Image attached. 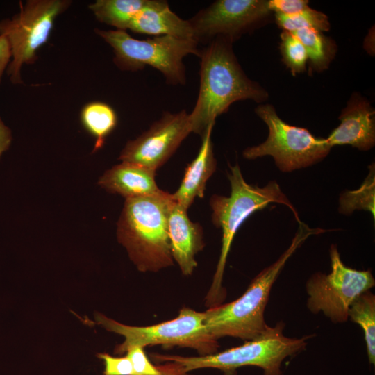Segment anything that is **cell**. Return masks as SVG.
<instances>
[{
    "instance_id": "1",
    "label": "cell",
    "mask_w": 375,
    "mask_h": 375,
    "mask_svg": "<svg viewBox=\"0 0 375 375\" xmlns=\"http://www.w3.org/2000/svg\"><path fill=\"white\" fill-rule=\"evenodd\" d=\"M229 38L218 36L201 50L200 85L190 113L191 133L203 137L216 118L237 101L263 102L267 92L249 79L239 64Z\"/></svg>"
},
{
    "instance_id": "2",
    "label": "cell",
    "mask_w": 375,
    "mask_h": 375,
    "mask_svg": "<svg viewBox=\"0 0 375 375\" xmlns=\"http://www.w3.org/2000/svg\"><path fill=\"white\" fill-rule=\"evenodd\" d=\"M325 231L319 228H311L301 221L289 247L251 281L239 298L204 312V324L208 333L216 340L229 336L247 341L261 336L269 326L264 313L270 292L286 262L308 237Z\"/></svg>"
},
{
    "instance_id": "3",
    "label": "cell",
    "mask_w": 375,
    "mask_h": 375,
    "mask_svg": "<svg viewBox=\"0 0 375 375\" xmlns=\"http://www.w3.org/2000/svg\"><path fill=\"white\" fill-rule=\"evenodd\" d=\"M174 203L172 194L125 199L117 222L119 242L140 271H157L173 264L168 219Z\"/></svg>"
},
{
    "instance_id": "4",
    "label": "cell",
    "mask_w": 375,
    "mask_h": 375,
    "mask_svg": "<svg viewBox=\"0 0 375 375\" xmlns=\"http://www.w3.org/2000/svg\"><path fill=\"white\" fill-rule=\"evenodd\" d=\"M229 167L230 196L214 194L210 199L212 223L222 231L221 253L206 297L207 302L212 306L219 305L226 295L222 280L227 257L235 233L249 216L275 203L286 206L293 212L297 222H301L296 208L277 182L269 181L263 188L253 185L245 181L238 164Z\"/></svg>"
},
{
    "instance_id": "5",
    "label": "cell",
    "mask_w": 375,
    "mask_h": 375,
    "mask_svg": "<svg viewBox=\"0 0 375 375\" xmlns=\"http://www.w3.org/2000/svg\"><path fill=\"white\" fill-rule=\"evenodd\" d=\"M285 324L279 322L269 326L260 337L243 344L212 354L193 357L178 355L153 354V360L172 361L182 365L188 372L201 368H215L225 375H233L238 368L256 366L262 369L264 375H282L283 361L306 349L312 335L301 338L286 336Z\"/></svg>"
},
{
    "instance_id": "6",
    "label": "cell",
    "mask_w": 375,
    "mask_h": 375,
    "mask_svg": "<svg viewBox=\"0 0 375 375\" xmlns=\"http://www.w3.org/2000/svg\"><path fill=\"white\" fill-rule=\"evenodd\" d=\"M95 33L113 49V62L123 71L142 70L149 65L164 76L168 84L185 85L183 58L190 54L200 56L199 43L168 35L145 40L135 39L126 31L94 29Z\"/></svg>"
},
{
    "instance_id": "7",
    "label": "cell",
    "mask_w": 375,
    "mask_h": 375,
    "mask_svg": "<svg viewBox=\"0 0 375 375\" xmlns=\"http://www.w3.org/2000/svg\"><path fill=\"white\" fill-rule=\"evenodd\" d=\"M11 18L0 19V35L11 51L6 73L12 84H23L22 67L38 60V51L49 40L56 18L66 11L69 0H27Z\"/></svg>"
},
{
    "instance_id": "8",
    "label": "cell",
    "mask_w": 375,
    "mask_h": 375,
    "mask_svg": "<svg viewBox=\"0 0 375 375\" xmlns=\"http://www.w3.org/2000/svg\"><path fill=\"white\" fill-rule=\"evenodd\" d=\"M204 317V312L183 308L178 317L172 320L149 326H132L99 313L95 315L97 323L124 337V341L115 349L116 354H123L133 346L156 344L192 348L200 356L215 353L219 347L218 342L207 331Z\"/></svg>"
},
{
    "instance_id": "9",
    "label": "cell",
    "mask_w": 375,
    "mask_h": 375,
    "mask_svg": "<svg viewBox=\"0 0 375 375\" xmlns=\"http://www.w3.org/2000/svg\"><path fill=\"white\" fill-rule=\"evenodd\" d=\"M269 129L267 140L243 151V157L253 160L271 156L283 172L304 168L322 160L331 147L326 138H317L308 129L287 124L270 104H260L255 109Z\"/></svg>"
},
{
    "instance_id": "10",
    "label": "cell",
    "mask_w": 375,
    "mask_h": 375,
    "mask_svg": "<svg viewBox=\"0 0 375 375\" xmlns=\"http://www.w3.org/2000/svg\"><path fill=\"white\" fill-rule=\"evenodd\" d=\"M331 270L316 272L306 283L307 308L313 314L322 312L334 324L347 322L354 300L375 285L370 270H357L345 265L335 244L329 250Z\"/></svg>"
},
{
    "instance_id": "11",
    "label": "cell",
    "mask_w": 375,
    "mask_h": 375,
    "mask_svg": "<svg viewBox=\"0 0 375 375\" xmlns=\"http://www.w3.org/2000/svg\"><path fill=\"white\" fill-rule=\"evenodd\" d=\"M191 133L190 113L185 110L165 112L149 128L126 142L119 160L156 171Z\"/></svg>"
},
{
    "instance_id": "12",
    "label": "cell",
    "mask_w": 375,
    "mask_h": 375,
    "mask_svg": "<svg viewBox=\"0 0 375 375\" xmlns=\"http://www.w3.org/2000/svg\"><path fill=\"white\" fill-rule=\"evenodd\" d=\"M265 0H217L189 19L199 43L222 36L233 42L269 15Z\"/></svg>"
},
{
    "instance_id": "13",
    "label": "cell",
    "mask_w": 375,
    "mask_h": 375,
    "mask_svg": "<svg viewBox=\"0 0 375 375\" xmlns=\"http://www.w3.org/2000/svg\"><path fill=\"white\" fill-rule=\"evenodd\" d=\"M375 112L363 97L354 94L339 117L340 125L326 138L331 147L349 144L362 151L375 144Z\"/></svg>"
},
{
    "instance_id": "14",
    "label": "cell",
    "mask_w": 375,
    "mask_h": 375,
    "mask_svg": "<svg viewBox=\"0 0 375 375\" xmlns=\"http://www.w3.org/2000/svg\"><path fill=\"white\" fill-rule=\"evenodd\" d=\"M187 212V209L174 201L169 215L168 234L172 258L181 272L188 276L197 267L195 255L204 244L201 226L192 222Z\"/></svg>"
},
{
    "instance_id": "15",
    "label": "cell",
    "mask_w": 375,
    "mask_h": 375,
    "mask_svg": "<svg viewBox=\"0 0 375 375\" xmlns=\"http://www.w3.org/2000/svg\"><path fill=\"white\" fill-rule=\"evenodd\" d=\"M128 30L154 36L168 35L178 39L195 40L189 19H183L172 11L166 1L151 0L135 16Z\"/></svg>"
},
{
    "instance_id": "16",
    "label": "cell",
    "mask_w": 375,
    "mask_h": 375,
    "mask_svg": "<svg viewBox=\"0 0 375 375\" xmlns=\"http://www.w3.org/2000/svg\"><path fill=\"white\" fill-rule=\"evenodd\" d=\"M214 125L210 126L201 138L202 142L197 157L185 168L173 200L188 210L197 197L203 198L208 180L215 172L217 162L214 156L211 134Z\"/></svg>"
},
{
    "instance_id": "17",
    "label": "cell",
    "mask_w": 375,
    "mask_h": 375,
    "mask_svg": "<svg viewBox=\"0 0 375 375\" xmlns=\"http://www.w3.org/2000/svg\"><path fill=\"white\" fill-rule=\"evenodd\" d=\"M156 172L138 165L124 162L106 171L98 184L110 193L125 199L154 195L160 190L155 179Z\"/></svg>"
},
{
    "instance_id": "18",
    "label": "cell",
    "mask_w": 375,
    "mask_h": 375,
    "mask_svg": "<svg viewBox=\"0 0 375 375\" xmlns=\"http://www.w3.org/2000/svg\"><path fill=\"white\" fill-rule=\"evenodd\" d=\"M151 0H97L88 5L97 21L116 30H128L135 16Z\"/></svg>"
},
{
    "instance_id": "19",
    "label": "cell",
    "mask_w": 375,
    "mask_h": 375,
    "mask_svg": "<svg viewBox=\"0 0 375 375\" xmlns=\"http://www.w3.org/2000/svg\"><path fill=\"white\" fill-rule=\"evenodd\" d=\"M81 121L85 130L95 140L94 153L103 147L106 138L116 127L117 117L114 109L108 104L92 101L82 108Z\"/></svg>"
},
{
    "instance_id": "20",
    "label": "cell",
    "mask_w": 375,
    "mask_h": 375,
    "mask_svg": "<svg viewBox=\"0 0 375 375\" xmlns=\"http://www.w3.org/2000/svg\"><path fill=\"white\" fill-rule=\"evenodd\" d=\"M291 33L304 46L312 70L321 72L328 67L336 51V46L331 38L315 28H303Z\"/></svg>"
},
{
    "instance_id": "21",
    "label": "cell",
    "mask_w": 375,
    "mask_h": 375,
    "mask_svg": "<svg viewBox=\"0 0 375 375\" xmlns=\"http://www.w3.org/2000/svg\"><path fill=\"white\" fill-rule=\"evenodd\" d=\"M348 318L362 329L369 362H375V296L370 290L358 297L348 311Z\"/></svg>"
},
{
    "instance_id": "22",
    "label": "cell",
    "mask_w": 375,
    "mask_h": 375,
    "mask_svg": "<svg viewBox=\"0 0 375 375\" xmlns=\"http://www.w3.org/2000/svg\"><path fill=\"white\" fill-rule=\"evenodd\" d=\"M369 174L360 187L356 190L345 191L339 198L338 211L349 215L356 210L369 212L375 217V169L374 165L369 167Z\"/></svg>"
},
{
    "instance_id": "23",
    "label": "cell",
    "mask_w": 375,
    "mask_h": 375,
    "mask_svg": "<svg viewBox=\"0 0 375 375\" xmlns=\"http://www.w3.org/2000/svg\"><path fill=\"white\" fill-rule=\"evenodd\" d=\"M276 20L283 31L294 32L303 28H315L321 32L330 28L328 17L310 7L297 14L283 15L276 14Z\"/></svg>"
},
{
    "instance_id": "24",
    "label": "cell",
    "mask_w": 375,
    "mask_h": 375,
    "mask_svg": "<svg viewBox=\"0 0 375 375\" xmlns=\"http://www.w3.org/2000/svg\"><path fill=\"white\" fill-rule=\"evenodd\" d=\"M281 39L284 63L293 74L303 72L308 58L303 44L292 33L285 31L281 33Z\"/></svg>"
},
{
    "instance_id": "25",
    "label": "cell",
    "mask_w": 375,
    "mask_h": 375,
    "mask_svg": "<svg viewBox=\"0 0 375 375\" xmlns=\"http://www.w3.org/2000/svg\"><path fill=\"white\" fill-rule=\"evenodd\" d=\"M133 367V375H160L158 365H153L147 358L144 347L133 346L126 351Z\"/></svg>"
},
{
    "instance_id": "26",
    "label": "cell",
    "mask_w": 375,
    "mask_h": 375,
    "mask_svg": "<svg viewBox=\"0 0 375 375\" xmlns=\"http://www.w3.org/2000/svg\"><path fill=\"white\" fill-rule=\"evenodd\" d=\"M97 356L103 361V375H133V367L126 356H112L106 353H98Z\"/></svg>"
},
{
    "instance_id": "27",
    "label": "cell",
    "mask_w": 375,
    "mask_h": 375,
    "mask_svg": "<svg viewBox=\"0 0 375 375\" xmlns=\"http://www.w3.org/2000/svg\"><path fill=\"white\" fill-rule=\"evenodd\" d=\"M268 6L271 12L283 15H295L309 8L306 0H271Z\"/></svg>"
},
{
    "instance_id": "28",
    "label": "cell",
    "mask_w": 375,
    "mask_h": 375,
    "mask_svg": "<svg viewBox=\"0 0 375 375\" xmlns=\"http://www.w3.org/2000/svg\"><path fill=\"white\" fill-rule=\"evenodd\" d=\"M11 60V51L5 36L0 35V83L2 76Z\"/></svg>"
},
{
    "instance_id": "29",
    "label": "cell",
    "mask_w": 375,
    "mask_h": 375,
    "mask_svg": "<svg viewBox=\"0 0 375 375\" xmlns=\"http://www.w3.org/2000/svg\"><path fill=\"white\" fill-rule=\"evenodd\" d=\"M158 367L161 372L160 375H191L182 365L175 362L167 361Z\"/></svg>"
},
{
    "instance_id": "30",
    "label": "cell",
    "mask_w": 375,
    "mask_h": 375,
    "mask_svg": "<svg viewBox=\"0 0 375 375\" xmlns=\"http://www.w3.org/2000/svg\"><path fill=\"white\" fill-rule=\"evenodd\" d=\"M12 142L10 129L3 123L0 117V157L8 150Z\"/></svg>"
}]
</instances>
